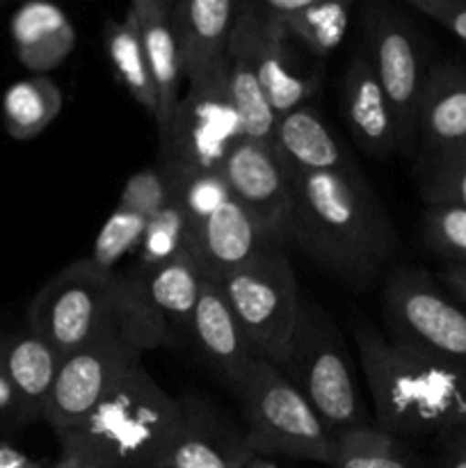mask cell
I'll return each mask as SVG.
<instances>
[{
	"instance_id": "1",
	"label": "cell",
	"mask_w": 466,
	"mask_h": 468,
	"mask_svg": "<svg viewBox=\"0 0 466 468\" xmlns=\"http://www.w3.org/2000/svg\"><path fill=\"white\" fill-rule=\"evenodd\" d=\"M288 240L350 286L373 282L396 250V229L361 172L291 174Z\"/></svg>"
},
{
	"instance_id": "2",
	"label": "cell",
	"mask_w": 466,
	"mask_h": 468,
	"mask_svg": "<svg viewBox=\"0 0 466 468\" xmlns=\"http://www.w3.org/2000/svg\"><path fill=\"white\" fill-rule=\"evenodd\" d=\"M377 416L393 437H441L466 428V368L384 336L355 315L350 324Z\"/></svg>"
},
{
	"instance_id": "3",
	"label": "cell",
	"mask_w": 466,
	"mask_h": 468,
	"mask_svg": "<svg viewBox=\"0 0 466 468\" xmlns=\"http://www.w3.org/2000/svg\"><path fill=\"white\" fill-rule=\"evenodd\" d=\"M181 420L174 398L137 364L110 396L58 437V468H158Z\"/></svg>"
},
{
	"instance_id": "4",
	"label": "cell",
	"mask_w": 466,
	"mask_h": 468,
	"mask_svg": "<svg viewBox=\"0 0 466 468\" xmlns=\"http://www.w3.org/2000/svg\"><path fill=\"white\" fill-rule=\"evenodd\" d=\"M122 274V302L112 318L80 350L59 361L58 378L46 405L44 423L55 437L73 432L114 387L142 364V355L155 347H174L176 338L144 314L126 274Z\"/></svg>"
},
{
	"instance_id": "5",
	"label": "cell",
	"mask_w": 466,
	"mask_h": 468,
	"mask_svg": "<svg viewBox=\"0 0 466 468\" xmlns=\"http://www.w3.org/2000/svg\"><path fill=\"white\" fill-rule=\"evenodd\" d=\"M281 373L295 384L332 434L373 425L341 329L313 302L302 300L300 320Z\"/></svg>"
},
{
	"instance_id": "6",
	"label": "cell",
	"mask_w": 466,
	"mask_h": 468,
	"mask_svg": "<svg viewBox=\"0 0 466 468\" xmlns=\"http://www.w3.org/2000/svg\"><path fill=\"white\" fill-rule=\"evenodd\" d=\"M236 398L251 455L332 464L334 434L295 384L265 356H256Z\"/></svg>"
},
{
	"instance_id": "7",
	"label": "cell",
	"mask_w": 466,
	"mask_h": 468,
	"mask_svg": "<svg viewBox=\"0 0 466 468\" xmlns=\"http://www.w3.org/2000/svg\"><path fill=\"white\" fill-rule=\"evenodd\" d=\"M217 286L256 352L281 370L302 306L295 270L283 242L263 247Z\"/></svg>"
},
{
	"instance_id": "8",
	"label": "cell",
	"mask_w": 466,
	"mask_h": 468,
	"mask_svg": "<svg viewBox=\"0 0 466 468\" xmlns=\"http://www.w3.org/2000/svg\"><path fill=\"white\" fill-rule=\"evenodd\" d=\"M245 140L231 94L228 62L187 82L167 123L158 131L160 163L195 172H222L224 163Z\"/></svg>"
},
{
	"instance_id": "9",
	"label": "cell",
	"mask_w": 466,
	"mask_h": 468,
	"mask_svg": "<svg viewBox=\"0 0 466 468\" xmlns=\"http://www.w3.org/2000/svg\"><path fill=\"white\" fill-rule=\"evenodd\" d=\"M122 274L101 272L87 259L67 265L32 300L27 329L44 338L59 359L80 350L117 314Z\"/></svg>"
},
{
	"instance_id": "10",
	"label": "cell",
	"mask_w": 466,
	"mask_h": 468,
	"mask_svg": "<svg viewBox=\"0 0 466 468\" xmlns=\"http://www.w3.org/2000/svg\"><path fill=\"white\" fill-rule=\"evenodd\" d=\"M365 58L384 87L397 126V149L416 144V123L429 67L423 35L396 5L370 3L364 12Z\"/></svg>"
},
{
	"instance_id": "11",
	"label": "cell",
	"mask_w": 466,
	"mask_h": 468,
	"mask_svg": "<svg viewBox=\"0 0 466 468\" xmlns=\"http://www.w3.org/2000/svg\"><path fill=\"white\" fill-rule=\"evenodd\" d=\"M388 338L466 368V309L420 268H397L382 295Z\"/></svg>"
},
{
	"instance_id": "12",
	"label": "cell",
	"mask_w": 466,
	"mask_h": 468,
	"mask_svg": "<svg viewBox=\"0 0 466 468\" xmlns=\"http://www.w3.org/2000/svg\"><path fill=\"white\" fill-rule=\"evenodd\" d=\"M295 46L265 16L259 3H238L228 50L249 58L277 119L306 105L320 85V73L304 67Z\"/></svg>"
},
{
	"instance_id": "13",
	"label": "cell",
	"mask_w": 466,
	"mask_h": 468,
	"mask_svg": "<svg viewBox=\"0 0 466 468\" xmlns=\"http://www.w3.org/2000/svg\"><path fill=\"white\" fill-rule=\"evenodd\" d=\"M231 195L279 242H288L292 187L272 144L242 140L222 167Z\"/></svg>"
},
{
	"instance_id": "14",
	"label": "cell",
	"mask_w": 466,
	"mask_h": 468,
	"mask_svg": "<svg viewBox=\"0 0 466 468\" xmlns=\"http://www.w3.org/2000/svg\"><path fill=\"white\" fill-rule=\"evenodd\" d=\"M245 430L201 398H181V420L158 468H247Z\"/></svg>"
},
{
	"instance_id": "15",
	"label": "cell",
	"mask_w": 466,
	"mask_h": 468,
	"mask_svg": "<svg viewBox=\"0 0 466 468\" xmlns=\"http://www.w3.org/2000/svg\"><path fill=\"white\" fill-rule=\"evenodd\" d=\"M272 242L279 240L254 215L231 199L204 224L192 229L187 254L195 261L204 282L222 283L228 274L240 270L247 261L254 259L263 247Z\"/></svg>"
},
{
	"instance_id": "16",
	"label": "cell",
	"mask_w": 466,
	"mask_h": 468,
	"mask_svg": "<svg viewBox=\"0 0 466 468\" xmlns=\"http://www.w3.org/2000/svg\"><path fill=\"white\" fill-rule=\"evenodd\" d=\"M196 350L201 352L210 368L224 379L233 393L240 391L247 373L256 356V347L242 332L236 314L228 306L222 288L217 283L204 282L199 302H196L195 315H192L190 334Z\"/></svg>"
},
{
	"instance_id": "17",
	"label": "cell",
	"mask_w": 466,
	"mask_h": 468,
	"mask_svg": "<svg viewBox=\"0 0 466 468\" xmlns=\"http://www.w3.org/2000/svg\"><path fill=\"white\" fill-rule=\"evenodd\" d=\"M236 16L238 0H172V26L187 82L228 62Z\"/></svg>"
},
{
	"instance_id": "18",
	"label": "cell",
	"mask_w": 466,
	"mask_h": 468,
	"mask_svg": "<svg viewBox=\"0 0 466 468\" xmlns=\"http://www.w3.org/2000/svg\"><path fill=\"white\" fill-rule=\"evenodd\" d=\"M341 110L352 140L373 158L397 149V126L384 87L365 53L352 55L341 82Z\"/></svg>"
},
{
	"instance_id": "19",
	"label": "cell",
	"mask_w": 466,
	"mask_h": 468,
	"mask_svg": "<svg viewBox=\"0 0 466 468\" xmlns=\"http://www.w3.org/2000/svg\"><path fill=\"white\" fill-rule=\"evenodd\" d=\"M418 158L466 146V67L439 62L429 67L416 123Z\"/></svg>"
},
{
	"instance_id": "20",
	"label": "cell",
	"mask_w": 466,
	"mask_h": 468,
	"mask_svg": "<svg viewBox=\"0 0 466 468\" xmlns=\"http://www.w3.org/2000/svg\"><path fill=\"white\" fill-rule=\"evenodd\" d=\"M123 274L142 309L151 315L158 327L172 334L176 341L178 336L190 334L192 315H195L201 286H204V277L190 254L178 256L149 272L131 268Z\"/></svg>"
},
{
	"instance_id": "21",
	"label": "cell",
	"mask_w": 466,
	"mask_h": 468,
	"mask_svg": "<svg viewBox=\"0 0 466 468\" xmlns=\"http://www.w3.org/2000/svg\"><path fill=\"white\" fill-rule=\"evenodd\" d=\"M59 355L32 329L9 334L0 350V368L14 391V423L44 420L46 405L59 370Z\"/></svg>"
},
{
	"instance_id": "22",
	"label": "cell",
	"mask_w": 466,
	"mask_h": 468,
	"mask_svg": "<svg viewBox=\"0 0 466 468\" xmlns=\"http://www.w3.org/2000/svg\"><path fill=\"white\" fill-rule=\"evenodd\" d=\"M126 18L135 27L158 91V114L155 128H163L183 94V64L178 53L176 35L172 26V0H135L128 5Z\"/></svg>"
},
{
	"instance_id": "23",
	"label": "cell",
	"mask_w": 466,
	"mask_h": 468,
	"mask_svg": "<svg viewBox=\"0 0 466 468\" xmlns=\"http://www.w3.org/2000/svg\"><path fill=\"white\" fill-rule=\"evenodd\" d=\"M272 146L291 174H347L356 172L347 151L313 105H302L279 117Z\"/></svg>"
},
{
	"instance_id": "24",
	"label": "cell",
	"mask_w": 466,
	"mask_h": 468,
	"mask_svg": "<svg viewBox=\"0 0 466 468\" xmlns=\"http://www.w3.org/2000/svg\"><path fill=\"white\" fill-rule=\"evenodd\" d=\"M12 44L16 58L35 76H48L76 48V27L62 7L32 0L14 12Z\"/></svg>"
},
{
	"instance_id": "25",
	"label": "cell",
	"mask_w": 466,
	"mask_h": 468,
	"mask_svg": "<svg viewBox=\"0 0 466 468\" xmlns=\"http://www.w3.org/2000/svg\"><path fill=\"white\" fill-rule=\"evenodd\" d=\"M259 5L288 39L318 59H327L343 44L350 26V0H259Z\"/></svg>"
},
{
	"instance_id": "26",
	"label": "cell",
	"mask_w": 466,
	"mask_h": 468,
	"mask_svg": "<svg viewBox=\"0 0 466 468\" xmlns=\"http://www.w3.org/2000/svg\"><path fill=\"white\" fill-rule=\"evenodd\" d=\"M62 105V90L53 78H23L9 85L3 96L5 131L14 140H32L58 119Z\"/></svg>"
},
{
	"instance_id": "27",
	"label": "cell",
	"mask_w": 466,
	"mask_h": 468,
	"mask_svg": "<svg viewBox=\"0 0 466 468\" xmlns=\"http://www.w3.org/2000/svg\"><path fill=\"white\" fill-rule=\"evenodd\" d=\"M103 48L110 59L114 78L131 94L142 110L155 119L158 114V91L142 50L140 37L126 16L122 21H110L103 30Z\"/></svg>"
},
{
	"instance_id": "28",
	"label": "cell",
	"mask_w": 466,
	"mask_h": 468,
	"mask_svg": "<svg viewBox=\"0 0 466 468\" xmlns=\"http://www.w3.org/2000/svg\"><path fill=\"white\" fill-rule=\"evenodd\" d=\"M228 94H231L233 108L240 117L245 140L272 144L279 119L270 108L268 96L260 87L249 58L240 50H228Z\"/></svg>"
},
{
	"instance_id": "29",
	"label": "cell",
	"mask_w": 466,
	"mask_h": 468,
	"mask_svg": "<svg viewBox=\"0 0 466 468\" xmlns=\"http://www.w3.org/2000/svg\"><path fill=\"white\" fill-rule=\"evenodd\" d=\"M329 468H416L397 437L377 425L343 430L334 434V457Z\"/></svg>"
},
{
	"instance_id": "30",
	"label": "cell",
	"mask_w": 466,
	"mask_h": 468,
	"mask_svg": "<svg viewBox=\"0 0 466 468\" xmlns=\"http://www.w3.org/2000/svg\"><path fill=\"white\" fill-rule=\"evenodd\" d=\"M187 240H190V224H187L178 201L174 199L146 222L144 238L135 251L132 268L142 270V272L160 268V265L187 254Z\"/></svg>"
},
{
	"instance_id": "31",
	"label": "cell",
	"mask_w": 466,
	"mask_h": 468,
	"mask_svg": "<svg viewBox=\"0 0 466 468\" xmlns=\"http://www.w3.org/2000/svg\"><path fill=\"white\" fill-rule=\"evenodd\" d=\"M169 172L174 178V199L185 213L190 231L233 199L231 187L222 172H195V169L176 167H169Z\"/></svg>"
},
{
	"instance_id": "32",
	"label": "cell",
	"mask_w": 466,
	"mask_h": 468,
	"mask_svg": "<svg viewBox=\"0 0 466 468\" xmlns=\"http://www.w3.org/2000/svg\"><path fill=\"white\" fill-rule=\"evenodd\" d=\"M149 219L132 210L117 206L108 219L103 222L101 231L96 233V240L91 245V254L87 256L91 265L101 272H117V265L131 254H135L144 238V229Z\"/></svg>"
},
{
	"instance_id": "33",
	"label": "cell",
	"mask_w": 466,
	"mask_h": 468,
	"mask_svg": "<svg viewBox=\"0 0 466 468\" xmlns=\"http://www.w3.org/2000/svg\"><path fill=\"white\" fill-rule=\"evenodd\" d=\"M418 181L428 204L466 208V146L418 158Z\"/></svg>"
},
{
	"instance_id": "34",
	"label": "cell",
	"mask_w": 466,
	"mask_h": 468,
	"mask_svg": "<svg viewBox=\"0 0 466 468\" xmlns=\"http://www.w3.org/2000/svg\"><path fill=\"white\" fill-rule=\"evenodd\" d=\"M423 240L446 265H466V208L457 204L425 206Z\"/></svg>"
},
{
	"instance_id": "35",
	"label": "cell",
	"mask_w": 466,
	"mask_h": 468,
	"mask_svg": "<svg viewBox=\"0 0 466 468\" xmlns=\"http://www.w3.org/2000/svg\"><path fill=\"white\" fill-rule=\"evenodd\" d=\"M174 201V178L167 165L158 160L151 167L140 169L132 174L119 195V204L132 213L142 215L144 219H151L158 215L164 206Z\"/></svg>"
},
{
	"instance_id": "36",
	"label": "cell",
	"mask_w": 466,
	"mask_h": 468,
	"mask_svg": "<svg viewBox=\"0 0 466 468\" xmlns=\"http://www.w3.org/2000/svg\"><path fill=\"white\" fill-rule=\"evenodd\" d=\"M409 7L466 44V0H409Z\"/></svg>"
},
{
	"instance_id": "37",
	"label": "cell",
	"mask_w": 466,
	"mask_h": 468,
	"mask_svg": "<svg viewBox=\"0 0 466 468\" xmlns=\"http://www.w3.org/2000/svg\"><path fill=\"white\" fill-rule=\"evenodd\" d=\"M439 439V468H466V428L452 430Z\"/></svg>"
},
{
	"instance_id": "38",
	"label": "cell",
	"mask_w": 466,
	"mask_h": 468,
	"mask_svg": "<svg viewBox=\"0 0 466 468\" xmlns=\"http://www.w3.org/2000/svg\"><path fill=\"white\" fill-rule=\"evenodd\" d=\"M439 279L448 288V295L466 309V265H443Z\"/></svg>"
},
{
	"instance_id": "39",
	"label": "cell",
	"mask_w": 466,
	"mask_h": 468,
	"mask_svg": "<svg viewBox=\"0 0 466 468\" xmlns=\"http://www.w3.org/2000/svg\"><path fill=\"white\" fill-rule=\"evenodd\" d=\"M0 468H58V464L37 462L9 443H0Z\"/></svg>"
},
{
	"instance_id": "40",
	"label": "cell",
	"mask_w": 466,
	"mask_h": 468,
	"mask_svg": "<svg viewBox=\"0 0 466 468\" xmlns=\"http://www.w3.org/2000/svg\"><path fill=\"white\" fill-rule=\"evenodd\" d=\"M14 407H16V402H14V391L12 387H9V379L5 378L3 368H0V416H9V419L14 420Z\"/></svg>"
},
{
	"instance_id": "41",
	"label": "cell",
	"mask_w": 466,
	"mask_h": 468,
	"mask_svg": "<svg viewBox=\"0 0 466 468\" xmlns=\"http://www.w3.org/2000/svg\"><path fill=\"white\" fill-rule=\"evenodd\" d=\"M247 468H279L272 460H265V457H254V460L247 464Z\"/></svg>"
},
{
	"instance_id": "42",
	"label": "cell",
	"mask_w": 466,
	"mask_h": 468,
	"mask_svg": "<svg viewBox=\"0 0 466 468\" xmlns=\"http://www.w3.org/2000/svg\"><path fill=\"white\" fill-rule=\"evenodd\" d=\"M3 341H5V336H3V334H0V350H3Z\"/></svg>"
},
{
	"instance_id": "43",
	"label": "cell",
	"mask_w": 466,
	"mask_h": 468,
	"mask_svg": "<svg viewBox=\"0 0 466 468\" xmlns=\"http://www.w3.org/2000/svg\"><path fill=\"white\" fill-rule=\"evenodd\" d=\"M0 7H3V0H0Z\"/></svg>"
}]
</instances>
